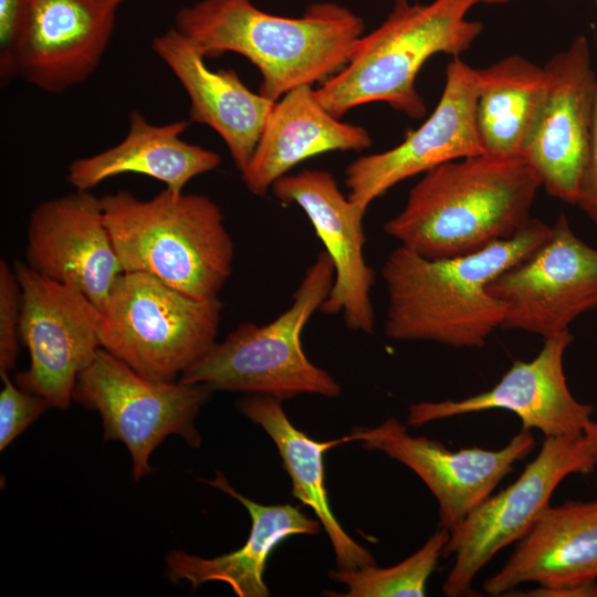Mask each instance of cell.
<instances>
[{"instance_id": "484cf974", "label": "cell", "mask_w": 597, "mask_h": 597, "mask_svg": "<svg viewBox=\"0 0 597 597\" xmlns=\"http://www.w3.org/2000/svg\"><path fill=\"white\" fill-rule=\"evenodd\" d=\"M450 532L439 527L427 542L402 562L386 568L370 565L356 569L338 568L329 572L335 582L346 585L339 597H422L429 577L436 568Z\"/></svg>"}, {"instance_id": "8992f818", "label": "cell", "mask_w": 597, "mask_h": 597, "mask_svg": "<svg viewBox=\"0 0 597 597\" xmlns=\"http://www.w3.org/2000/svg\"><path fill=\"white\" fill-rule=\"evenodd\" d=\"M334 275L332 259L321 252L305 271L289 308L268 324H239L179 380L282 401L304 394L338 397L339 384L306 357L301 344L302 331L328 296Z\"/></svg>"}, {"instance_id": "7a4b0ae2", "label": "cell", "mask_w": 597, "mask_h": 597, "mask_svg": "<svg viewBox=\"0 0 597 597\" xmlns=\"http://www.w3.org/2000/svg\"><path fill=\"white\" fill-rule=\"evenodd\" d=\"M541 187L524 157L450 160L425 172L384 231L426 259L471 254L519 233Z\"/></svg>"}, {"instance_id": "e0dca14e", "label": "cell", "mask_w": 597, "mask_h": 597, "mask_svg": "<svg viewBox=\"0 0 597 597\" xmlns=\"http://www.w3.org/2000/svg\"><path fill=\"white\" fill-rule=\"evenodd\" d=\"M25 260L39 274L81 291L101 311L124 273L102 200L91 190L75 189L32 210Z\"/></svg>"}, {"instance_id": "1f68e13d", "label": "cell", "mask_w": 597, "mask_h": 597, "mask_svg": "<svg viewBox=\"0 0 597 597\" xmlns=\"http://www.w3.org/2000/svg\"><path fill=\"white\" fill-rule=\"evenodd\" d=\"M585 436L589 440V443L593 448L595 458L597 460V421H593L587 431L585 432Z\"/></svg>"}, {"instance_id": "f546056e", "label": "cell", "mask_w": 597, "mask_h": 597, "mask_svg": "<svg viewBox=\"0 0 597 597\" xmlns=\"http://www.w3.org/2000/svg\"><path fill=\"white\" fill-rule=\"evenodd\" d=\"M29 0H0V65L14 45L25 17Z\"/></svg>"}, {"instance_id": "603a6c76", "label": "cell", "mask_w": 597, "mask_h": 597, "mask_svg": "<svg viewBox=\"0 0 597 597\" xmlns=\"http://www.w3.org/2000/svg\"><path fill=\"white\" fill-rule=\"evenodd\" d=\"M208 484L237 499L249 512L251 530L245 544L237 551L205 558L184 551H171L166 558L167 576L188 582L192 589L207 582L228 584L239 597H268L263 575L272 551L292 535L317 534L322 524L290 504L263 505L235 491L220 471Z\"/></svg>"}, {"instance_id": "d6986e66", "label": "cell", "mask_w": 597, "mask_h": 597, "mask_svg": "<svg viewBox=\"0 0 597 597\" xmlns=\"http://www.w3.org/2000/svg\"><path fill=\"white\" fill-rule=\"evenodd\" d=\"M151 49L184 87L190 105L188 121L212 128L242 172L274 102L250 91L235 71L210 70L196 44L174 27L156 35Z\"/></svg>"}, {"instance_id": "44dd1931", "label": "cell", "mask_w": 597, "mask_h": 597, "mask_svg": "<svg viewBox=\"0 0 597 597\" xmlns=\"http://www.w3.org/2000/svg\"><path fill=\"white\" fill-rule=\"evenodd\" d=\"M371 144L364 127L339 121L318 103L312 86H298L274 102L241 178L251 193L264 196L305 159L332 150L359 151Z\"/></svg>"}, {"instance_id": "ffe728a7", "label": "cell", "mask_w": 597, "mask_h": 597, "mask_svg": "<svg viewBox=\"0 0 597 597\" xmlns=\"http://www.w3.org/2000/svg\"><path fill=\"white\" fill-rule=\"evenodd\" d=\"M597 579V500L548 506L503 565L483 585L505 596L526 583L562 588Z\"/></svg>"}, {"instance_id": "6da1fadb", "label": "cell", "mask_w": 597, "mask_h": 597, "mask_svg": "<svg viewBox=\"0 0 597 597\" xmlns=\"http://www.w3.org/2000/svg\"><path fill=\"white\" fill-rule=\"evenodd\" d=\"M551 231L552 226L532 218L511 239L440 260L397 247L381 266L388 297L386 336L454 348L483 347L505 317V305L488 292L489 283L530 256Z\"/></svg>"}, {"instance_id": "f1b7e54d", "label": "cell", "mask_w": 597, "mask_h": 597, "mask_svg": "<svg viewBox=\"0 0 597 597\" xmlns=\"http://www.w3.org/2000/svg\"><path fill=\"white\" fill-rule=\"evenodd\" d=\"M576 205L597 226V82L587 157Z\"/></svg>"}, {"instance_id": "7c38bea8", "label": "cell", "mask_w": 597, "mask_h": 597, "mask_svg": "<svg viewBox=\"0 0 597 597\" xmlns=\"http://www.w3.org/2000/svg\"><path fill=\"white\" fill-rule=\"evenodd\" d=\"M126 1L29 0L1 80L19 76L49 94L84 83L98 69Z\"/></svg>"}, {"instance_id": "277c9868", "label": "cell", "mask_w": 597, "mask_h": 597, "mask_svg": "<svg viewBox=\"0 0 597 597\" xmlns=\"http://www.w3.org/2000/svg\"><path fill=\"white\" fill-rule=\"evenodd\" d=\"M101 200L124 272L149 274L196 298L219 296L234 244L212 199L165 188L149 199L118 190Z\"/></svg>"}, {"instance_id": "3957f363", "label": "cell", "mask_w": 597, "mask_h": 597, "mask_svg": "<svg viewBox=\"0 0 597 597\" xmlns=\"http://www.w3.org/2000/svg\"><path fill=\"white\" fill-rule=\"evenodd\" d=\"M200 52L248 59L260 72L259 93L276 102L326 81L348 62L364 21L335 2H315L297 18L275 15L251 0H199L175 13V25Z\"/></svg>"}, {"instance_id": "30bf717a", "label": "cell", "mask_w": 597, "mask_h": 597, "mask_svg": "<svg viewBox=\"0 0 597 597\" xmlns=\"http://www.w3.org/2000/svg\"><path fill=\"white\" fill-rule=\"evenodd\" d=\"M21 287L20 341L30 366L14 376L23 390L67 409L78 375L101 346V310L81 291L48 279L25 262L12 264Z\"/></svg>"}, {"instance_id": "d4e9b609", "label": "cell", "mask_w": 597, "mask_h": 597, "mask_svg": "<svg viewBox=\"0 0 597 597\" xmlns=\"http://www.w3.org/2000/svg\"><path fill=\"white\" fill-rule=\"evenodd\" d=\"M476 70V129L484 154L523 157L542 118L549 74L521 55Z\"/></svg>"}, {"instance_id": "4fadbf2b", "label": "cell", "mask_w": 597, "mask_h": 597, "mask_svg": "<svg viewBox=\"0 0 597 597\" xmlns=\"http://www.w3.org/2000/svg\"><path fill=\"white\" fill-rule=\"evenodd\" d=\"M362 447L380 451L412 470L438 502L439 527L453 532L534 448L531 430H521L501 449H447L427 437L410 436L394 417L350 432Z\"/></svg>"}, {"instance_id": "4316f807", "label": "cell", "mask_w": 597, "mask_h": 597, "mask_svg": "<svg viewBox=\"0 0 597 597\" xmlns=\"http://www.w3.org/2000/svg\"><path fill=\"white\" fill-rule=\"evenodd\" d=\"M3 387L0 392V450H4L20 433L34 422L48 408L49 402L21 389L0 371Z\"/></svg>"}, {"instance_id": "cb8c5ba5", "label": "cell", "mask_w": 597, "mask_h": 597, "mask_svg": "<svg viewBox=\"0 0 597 597\" xmlns=\"http://www.w3.org/2000/svg\"><path fill=\"white\" fill-rule=\"evenodd\" d=\"M240 411L259 425L274 441L292 481V494L315 513L332 543L338 568L356 569L376 565L374 556L342 527L331 509L325 485L324 454L331 448L355 441L349 433L329 441H317L295 428L282 408V400L247 394Z\"/></svg>"}, {"instance_id": "4dcf8cb0", "label": "cell", "mask_w": 597, "mask_h": 597, "mask_svg": "<svg viewBox=\"0 0 597 597\" xmlns=\"http://www.w3.org/2000/svg\"><path fill=\"white\" fill-rule=\"evenodd\" d=\"M505 596L520 597H597V579L579 583L562 588H545L537 586L524 591L511 590Z\"/></svg>"}, {"instance_id": "ba28073f", "label": "cell", "mask_w": 597, "mask_h": 597, "mask_svg": "<svg viewBox=\"0 0 597 597\" xmlns=\"http://www.w3.org/2000/svg\"><path fill=\"white\" fill-rule=\"evenodd\" d=\"M212 391L206 384L148 378L100 348L78 375L73 400L100 412L105 440L126 446L138 481L153 471L149 457L166 437L177 434L193 448L201 444L195 418Z\"/></svg>"}, {"instance_id": "5b68a950", "label": "cell", "mask_w": 597, "mask_h": 597, "mask_svg": "<svg viewBox=\"0 0 597 597\" xmlns=\"http://www.w3.org/2000/svg\"><path fill=\"white\" fill-rule=\"evenodd\" d=\"M473 6V0H394L385 21L356 41L344 67L314 90L316 100L336 118L373 102L421 118L427 107L417 75L437 53L453 57L469 50L483 29L468 19Z\"/></svg>"}, {"instance_id": "83f0119b", "label": "cell", "mask_w": 597, "mask_h": 597, "mask_svg": "<svg viewBox=\"0 0 597 597\" xmlns=\"http://www.w3.org/2000/svg\"><path fill=\"white\" fill-rule=\"evenodd\" d=\"M21 287L17 273L6 260L0 261V371L14 369L19 354Z\"/></svg>"}, {"instance_id": "5bb4252c", "label": "cell", "mask_w": 597, "mask_h": 597, "mask_svg": "<svg viewBox=\"0 0 597 597\" xmlns=\"http://www.w3.org/2000/svg\"><path fill=\"white\" fill-rule=\"evenodd\" d=\"M476 70L459 56L448 63L441 97L426 122L402 143L362 156L345 170L347 197L368 206L398 182L450 160L484 154L476 122Z\"/></svg>"}, {"instance_id": "8fae6325", "label": "cell", "mask_w": 597, "mask_h": 597, "mask_svg": "<svg viewBox=\"0 0 597 597\" xmlns=\"http://www.w3.org/2000/svg\"><path fill=\"white\" fill-rule=\"evenodd\" d=\"M488 292L505 305L501 328L543 338L563 333L597 310V249L578 238L561 213L549 238L493 279Z\"/></svg>"}, {"instance_id": "d6a6232c", "label": "cell", "mask_w": 597, "mask_h": 597, "mask_svg": "<svg viewBox=\"0 0 597 597\" xmlns=\"http://www.w3.org/2000/svg\"><path fill=\"white\" fill-rule=\"evenodd\" d=\"M473 1H474V4H479V3L499 4V3L509 2L511 0H473Z\"/></svg>"}, {"instance_id": "2e32d148", "label": "cell", "mask_w": 597, "mask_h": 597, "mask_svg": "<svg viewBox=\"0 0 597 597\" xmlns=\"http://www.w3.org/2000/svg\"><path fill=\"white\" fill-rule=\"evenodd\" d=\"M271 191L280 202L295 203L306 213L332 259L334 282L320 311L326 315L342 313L349 329L371 334L375 271L364 256L366 209L344 196L336 178L322 169L286 174Z\"/></svg>"}, {"instance_id": "ac0fdd59", "label": "cell", "mask_w": 597, "mask_h": 597, "mask_svg": "<svg viewBox=\"0 0 597 597\" xmlns=\"http://www.w3.org/2000/svg\"><path fill=\"white\" fill-rule=\"evenodd\" d=\"M545 67L549 74V92L538 127L523 157L533 166L549 196L576 205L597 82L586 36L575 38Z\"/></svg>"}, {"instance_id": "9c48e42d", "label": "cell", "mask_w": 597, "mask_h": 597, "mask_svg": "<svg viewBox=\"0 0 597 597\" xmlns=\"http://www.w3.org/2000/svg\"><path fill=\"white\" fill-rule=\"evenodd\" d=\"M597 465L589 440L545 437L538 454L505 489L491 494L450 533L442 556L454 555L442 585L448 597L472 595L481 569L503 548L522 540L549 506L552 494L569 474Z\"/></svg>"}, {"instance_id": "9a60e30c", "label": "cell", "mask_w": 597, "mask_h": 597, "mask_svg": "<svg viewBox=\"0 0 597 597\" xmlns=\"http://www.w3.org/2000/svg\"><path fill=\"white\" fill-rule=\"evenodd\" d=\"M574 337L569 331L544 338L535 358L516 360L489 390L459 400L421 401L408 409L407 425L429 422L491 409L519 417L523 430L537 429L545 437H582L591 425L594 407L569 391L564 355Z\"/></svg>"}, {"instance_id": "836d02e7", "label": "cell", "mask_w": 597, "mask_h": 597, "mask_svg": "<svg viewBox=\"0 0 597 597\" xmlns=\"http://www.w3.org/2000/svg\"><path fill=\"white\" fill-rule=\"evenodd\" d=\"M594 1H595V3L597 4V0H594Z\"/></svg>"}, {"instance_id": "7402d4cb", "label": "cell", "mask_w": 597, "mask_h": 597, "mask_svg": "<svg viewBox=\"0 0 597 597\" xmlns=\"http://www.w3.org/2000/svg\"><path fill=\"white\" fill-rule=\"evenodd\" d=\"M189 124V121H176L155 125L138 111H132L126 136L112 147L73 160L67 167L66 181L74 189L92 190L108 178L138 174L181 193L191 179L221 163L218 153L180 137Z\"/></svg>"}, {"instance_id": "52a82bcc", "label": "cell", "mask_w": 597, "mask_h": 597, "mask_svg": "<svg viewBox=\"0 0 597 597\" xmlns=\"http://www.w3.org/2000/svg\"><path fill=\"white\" fill-rule=\"evenodd\" d=\"M223 303L196 298L142 272H124L102 308V348L139 374L176 381L217 343Z\"/></svg>"}]
</instances>
